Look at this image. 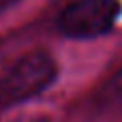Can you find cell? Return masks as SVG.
I'll list each match as a JSON object with an SVG mask.
<instances>
[{
  "instance_id": "6da1fadb",
  "label": "cell",
  "mask_w": 122,
  "mask_h": 122,
  "mask_svg": "<svg viewBox=\"0 0 122 122\" xmlns=\"http://www.w3.org/2000/svg\"><path fill=\"white\" fill-rule=\"evenodd\" d=\"M57 65L49 53L33 51L0 73V104L25 102L39 96L45 87L55 81Z\"/></svg>"
},
{
  "instance_id": "7a4b0ae2",
  "label": "cell",
  "mask_w": 122,
  "mask_h": 122,
  "mask_svg": "<svg viewBox=\"0 0 122 122\" xmlns=\"http://www.w3.org/2000/svg\"><path fill=\"white\" fill-rule=\"evenodd\" d=\"M120 14L118 0H73L61 10L59 30L73 39H94L108 33Z\"/></svg>"
},
{
  "instance_id": "3957f363",
  "label": "cell",
  "mask_w": 122,
  "mask_h": 122,
  "mask_svg": "<svg viewBox=\"0 0 122 122\" xmlns=\"http://www.w3.org/2000/svg\"><path fill=\"white\" fill-rule=\"evenodd\" d=\"M98 102L102 110L122 114V69H118L104 81L98 94Z\"/></svg>"
},
{
  "instance_id": "277c9868",
  "label": "cell",
  "mask_w": 122,
  "mask_h": 122,
  "mask_svg": "<svg viewBox=\"0 0 122 122\" xmlns=\"http://www.w3.org/2000/svg\"><path fill=\"white\" fill-rule=\"evenodd\" d=\"M16 2H18V0H0V14L4 12V10H8L10 6H14Z\"/></svg>"
}]
</instances>
